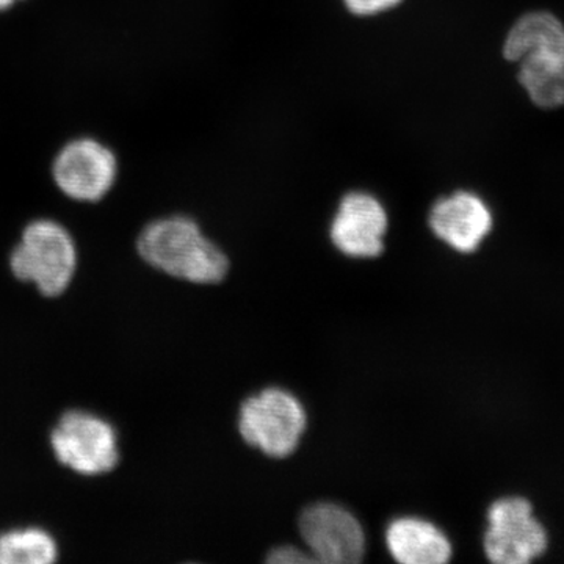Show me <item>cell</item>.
<instances>
[{
	"mask_svg": "<svg viewBox=\"0 0 564 564\" xmlns=\"http://www.w3.org/2000/svg\"><path fill=\"white\" fill-rule=\"evenodd\" d=\"M386 544L395 562L444 564L451 562L452 544L436 525L419 518H400L386 530Z\"/></svg>",
	"mask_w": 564,
	"mask_h": 564,
	"instance_id": "11",
	"label": "cell"
},
{
	"mask_svg": "<svg viewBox=\"0 0 564 564\" xmlns=\"http://www.w3.org/2000/svg\"><path fill=\"white\" fill-rule=\"evenodd\" d=\"M267 562L272 564H303L315 563V560L313 555L306 554L295 545H281V547L273 549L270 552Z\"/></svg>",
	"mask_w": 564,
	"mask_h": 564,
	"instance_id": "14",
	"label": "cell"
},
{
	"mask_svg": "<svg viewBox=\"0 0 564 564\" xmlns=\"http://www.w3.org/2000/svg\"><path fill=\"white\" fill-rule=\"evenodd\" d=\"M551 545V530L525 494H505L489 505L481 538V549L488 562L544 563Z\"/></svg>",
	"mask_w": 564,
	"mask_h": 564,
	"instance_id": "3",
	"label": "cell"
},
{
	"mask_svg": "<svg viewBox=\"0 0 564 564\" xmlns=\"http://www.w3.org/2000/svg\"><path fill=\"white\" fill-rule=\"evenodd\" d=\"M52 177L58 191L74 202H101L117 182V155L99 140L69 141L55 155Z\"/></svg>",
	"mask_w": 564,
	"mask_h": 564,
	"instance_id": "7",
	"label": "cell"
},
{
	"mask_svg": "<svg viewBox=\"0 0 564 564\" xmlns=\"http://www.w3.org/2000/svg\"><path fill=\"white\" fill-rule=\"evenodd\" d=\"M507 61L519 63L518 79L543 109L564 106V25L547 11L516 21L503 44Z\"/></svg>",
	"mask_w": 564,
	"mask_h": 564,
	"instance_id": "1",
	"label": "cell"
},
{
	"mask_svg": "<svg viewBox=\"0 0 564 564\" xmlns=\"http://www.w3.org/2000/svg\"><path fill=\"white\" fill-rule=\"evenodd\" d=\"M55 458L80 475L111 473L120 462L113 426L87 411H68L51 433Z\"/></svg>",
	"mask_w": 564,
	"mask_h": 564,
	"instance_id": "6",
	"label": "cell"
},
{
	"mask_svg": "<svg viewBox=\"0 0 564 564\" xmlns=\"http://www.w3.org/2000/svg\"><path fill=\"white\" fill-rule=\"evenodd\" d=\"M10 269L18 280L32 282L44 296L54 299L69 288L76 274V243L61 223H29L11 252Z\"/></svg>",
	"mask_w": 564,
	"mask_h": 564,
	"instance_id": "4",
	"label": "cell"
},
{
	"mask_svg": "<svg viewBox=\"0 0 564 564\" xmlns=\"http://www.w3.org/2000/svg\"><path fill=\"white\" fill-rule=\"evenodd\" d=\"M57 556L54 538L39 527L0 533V564H51Z\"/></svg>",
	"mask_w": 564,
	"mask_h": 564,
	"instance_id": "12",
	"label": "cell"
},
{
	"mask_svg": "<svg viewBox=\"0 0 564 564\" xmlns=\"http://www.w3.org/2000/svg\"><path fill=\"white\" fill-rule=\"evenodd\" d=\"M403 0H344L345 7L356 17H377L395 9Z\"/></svg>",
	"mask_w": 564,
	"mask_h": 564,
	"instance_id": "13",
	"label": "cell"
},
{
	"mask_svg": "<svg viewBox=\"0 0 564 564\" xmlns=\"http://www.w3.org/2000/svg\"><path fill=\"white\" fill-rule=\"evenodd\" d=\"M388 212L367 192L345 195L332 223L334 247L348 258L372 259L384 251Z\"/></svg>",
	"mask_w": 564,
	"mask_h": 564,
	"instance_id": "9",
	"label": "cell"
},
{
	"mask_svg": "<svg viewBox=\"0 0 564 564\" xmlns=\"http://www.w3.org/2000/svg\"><path fill=\"white\" fill-rule=\"evenodd\" d=\"M14 3H17V0H0V11L10 10Z\"/></svg>",
	"mask_w": 564,
	"mask_h": 564,
	"instance_id": "15",
	"label": "cell"
},
{
	"mask_svg": "<svg viewBox=\"0 0 564 564\" xmlns=\"http://www.w3.org/2000/svg\"><path fill=\"white\" fill-rule=\"evenodd\" d=\"M306 411L291 392L269 388L245 400L239 430L245 443L272 458H288L306 430Z\"/></svg>",
	"mask_w": 564,
	"mask_h": 564,
	"instance_id": "5",
	"label": "cell"
},
{
	"mask_svg": "<svg viewBox=\"0 0 564 564\" xmlns=\"http://www.w3.org/2000/svg\"><path fill=\"white\" fill-rule=\"evenodd\" d=\"M430 228L437 239L462 254H473L492 232L488 204L477 193L458 191L437 199L430 210Z\"/></svg>",
	"mask_w": 564,
	"mask_h": 564,
	"instance_id": "10",
	"label": "cell"
},
{
	"mask_svg": "<svg viewBox=\"0 0 564 564\" xmlns=\"http://www.w3.org/2000/svg\"><path fill=\"white\" fill-rule=\"evenodd\" d=\"M300 533L315 563L362 562L366 536L361 522L340 505L318 502L300 516Z\"/></svg>",
	"mask_w": 564,
	"mask_h": 564,
	"instance_id": "8",
	"label": "cell"
},
{
	"mask_svg": "<svg viewBox=\"0 0 564 564\" xmlns=\"http://www.w3.org/2000/svg\"><path fill=\"white\" fill-rule=\"evenodd\" d=\"M137 250L159 272L193 284H218L229 270L221 248L204 236L198 223L185 215L159 218L144 226Z\"/></svg>",
	"mask_w": 564,
	"mask_h": 564,
	"instance_id": "2",
	"label": "cell"
}]
</instances>
